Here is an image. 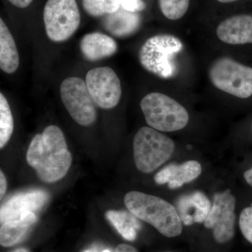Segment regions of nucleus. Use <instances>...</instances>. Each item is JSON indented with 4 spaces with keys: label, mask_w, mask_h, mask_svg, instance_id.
Masks as SVG:
<instances>
[{
    "label": "nucleus",
    "mask_w": 252,
    "mask_h": 252,
    "mask_svg": "<svg viewBox=\"0 0 252 252\" xmlns=\"http://www.w3.org/2000/svg\"><path fill=\"white\" fill-rule=\"evenodd\" d=\"M26 160L43 182L54 183L63 179L70 168L72 157L61 129L49 126L42 133L34 136Z\"/></svg>",
    "instance_id": "f257e3e1"
},
{
    "label": "nucleus",
    "mask_w": 252,
    "mask_h": 252,
    "mask_svg": "<svg viewBox=\"0 0 252 252\" xmlns=\"http://www.w3.org/2000/svg\"><path fill=\"white\" fill-rule=\"evenodd\" d=\"M124 203L128 211L152 225L164 236L175 238L182 233L183 223L177 209L166 200L132 190L126 194Z\"/></svg>",
    "instance_id": "f03ea898"
},
{
    "label": "nucleus",
    "mask_w": 252,
    "mask_h": 252,
    "mask_svg": "<svg viewBox=\"0 0 252 252\" xmlns=\"http://www.w3.org/2000/svg\"><path fill=\"white\" fill-rule=\"evenodd\" d=\"M184 49L182 41L172 34H158L141 46L139 61L147 72L160 79H169L177 72L175 59Z\"/></svg>",
    "instance_id": "7ed1b4c3"
},
{
    "label": "nucleus",
    "mask_w": 252,
    "mask_h": 252,
    "mask_svg": "<svg viewBox=\"0 0 252 252\" xmlns=\"http://www.w3.org/2000/svg\"><path fill=\"white\" fill-rule=\"evenodd\" d=\"M173 140L151 127H142L133 140L134 160L142 173L153 172L167 162L175 152Z\"/></svg>",
    "instance_id": "20e7f679"
},
{
    "label": "nucleus",
    "mask_w": 252,
    "mask_h": 252,
    "mask_svg": "<svg viewBox=\"0 0 252 252\" xmlns=\"http://www.w3.org/2000/svg\"><path fill=\"white\" fill-rule=\"evenodd\" d=\"M140 107L147 124L155 130L175 132L188 124L187 109L167 94L151 93L142 99Z\"/></svg>",
    "instance_id": "39448f33"
},
{
    "label": "nucleus",
    "mask_w": 252,
    "mask_h": 252,
    "mask_svg": "<svg viewBox=\"0 0 252 252\" xmlns=\"http://www.w3.org/2000/svg\"><path fill=\"white\" fill-rule=\"evenodd\" d=\"M212 85L240 99L252 96V67L228 57L217 59L209 69Z\"/></svg>",
    "instance_id": "423d86ee"
},
{
    "label": "nucleus",
    "mask_w": 252,
    "mask_h": 252,
    "mask_svg": "<svg viewBox=\"0 0 252 252\" xmlns=\"http://www.w3.org/2000/svg\"><path fill=\"white\" fill-rule=\"evenodd\" d=\"M43 18L46 34L55 42L69 39L77 31L81 22L76 0H48Z\"/></svg>",
    "instance_id": "0eeeda50"
},
{
    "label": "nucleus",
    "mask_w": 252,
    "mask_h": 252,
    "mask_svg": "<svg viewBox=\"0 0 252 252\" xmlns=\"http://www.w3.org/2000/svg\"><path fill=\"white\" fill-rule=\"evenodd\" d=\"M60 92L63 103L74 122L83 126L94 124L97 106L85 81L78 77L67 78L61 84Z\"/></svg>",
    "instance_id": "6e6552de"
},
{
    "label": "nucleus",
    "mask_w": 252,
    "mask_h": 252,
    "mask_svg": "<svg viewBox=\"0 0 252 252\" xmlns=\"http://www.w3.org/2000/svg\"><path fill=\"white\" fill-rule=\"evenodd\" d=\"M236 200L230 189L217 193L204 225L213 230L214 238L219 243L230 241L235 234Z\"/></svg>",
    "instance_id": "1a4fd4ad"
},
{
    "label": "nucleus",
    "mask_w": 252,
    "mask_h": 252,
    "mask_svg": "<svg viewBox=\"0 0 252 252\" xmlns=\"http://www.w3.org/2000/svg\"><path fill=\"white\" fill-rule=\"evenodd\" d=\"M86 84L94 104L101 109L114 108L122 97L120 79L108 67H96L88 72Z\"/></svg>",
    "instance_id": "9d476101"
},
{
    "label": "nucleus",
    "mask_w": 252,
    "mask_h": 252,
    "mask_svg": "<svg viewBox=\"0 0 252 252\" xmlns=\"http://www.w3.org/2000/svg\"><path fill=\"white\" fill-rule=\"evenodd\" d=\"M49 195L42 190H31L21 192L10 197L0 209L1 223L21 218L26 212L41 210L49 201Z\"/></svg>",
    "instance_id": "9b49d317"
},
{
    "label": "nucleus",
    "mask_w": 252,
    "mask_h": 252,
    "mask_svg": "<svg viewBox=\"0 0 252 252\" xmlns=\"http://www.w3.org/2000/svg\"><path fill=\"white\" fill-rule=\"evenodd\" d=\"M211 207L210 200L200 190L182 195L177 202V211L185 225L205 222Z\"/></svg>",
    "instance_id": "f8f14e48"
},
{
    "label": "nucleus",
    "mask_w": 252,
    "mask_h": 252,
    "mask_svg": "<svg viewBox=\"0 0 252 252\" xmlns=\"http://www.w3.org/2000/svg\"><path fill=\"white\" fill-rule=\"evenodd\" d=\"M219 39L232 45L252 44V15L240 14L227 18L217 28Z\"/></svg>",
    "instance_id": "ddd939ff"
},
{
    "label": "nucleus",
    "mask_w": 252,
    "mask_h": 252,
    "mask_svg": "<svg viewBox=\"0 0 252 252\" xmlns=\"http://www.w3.org/2000/svg\"><path fill=\"white\" fill-rule=\"evenodd\" d=\"M201 172V165L196 160H189L182 164L171 163L158 172L154 181L157 185L167 184L169 189H176L195 180Z\"/></svg>",
    "instance_id": "4468645a"
},
{
    "label": "nucleus",
    "mask_w": 252,
    "mask_h": 252,
    "mask_svg": "<svg viewBox=\"0 0 252 252\" xmlns=\"http://www.w3.org/2000/svg\"><path fill=\"white\" fill-rule=\"evenodd\" d=\"M117 44L113 38L100 32H93L83 36L80 49L88 61L94 62L111 57L117 51Z\"/></svg>",
    "instance_id": "2eb2a0df"
},
{
    "label": "nucleus",
    "mask_w": 252,
    "mask_h": 252,
    "mask_svg": "<svg viewBox=\"0 0 252 252\" xmlns=\"http://www.w3.org/2000/svg\"><path fill=\"white\" fill-rule=\"evenodd\" d=\"M37 220L34 212L23 214L18 220H8L1 223L0 245L4 248L14 246L26 238L32 227Z\"/></svg>",
    "instance_id": "dca6fc26"
},
{
    "label": "nucleus",
    "mask_w": 252,
    "mask_h": 252,
    "mask_svg": "<svg viewBox=\"0 0 252 252\" xmlns=\"http://www.w3.org/2000/svg\"><path fill=\"white\" fill-rule=\"evenodd\" d=\"M106 31L117 37H126L135 33L140 25V17L137 13L130 12L122 6L104 19Z\"/></svg>",
    "instance_id": "f3484780"
},
{
    "label": "nucleus",
    "mask_w": 252,
    "mask_h": 252,
    "mask_svg": "<svg viewBox=\"0 0 252 252\" xmlns=\"http://www.w3.org/2000/svg\"><path fill=\"white\" fill-rule=\"evenodd\" d=\"M19 55L14 37L3 20L0 19V68L12 74L19 66Z\"/></svg>",
    "instance_id": "a211bd4d"
},
{
    "label": "nucleus",
    "mask_w": 252,
    "mask_h": 252,
    "mask_svg": "<svg viewBox=\"0 0 252 252\" xmlns=\"http://www.w3.org/2000/svg\"><path fill=\"white\" fill-rule=\"evenodd\" d=\"M105 217L125 240L134 241L137 238L142 225L139 219L130 211L109 210Z\"/></svg>",
    "instance_id": "6ab92c4d"
},
{
    "label": "nucleus",
    "mask_w": 252,
    "mask_h": 252,
    "mask_svg": "<svg viewBox=\"0 0 252 252\" xmlns=\"http://www.w3.org/2000/svg\"><path fill=\"white\" fill-rule=\"evenodd\" d=\"M14 132V119L7 99L0 94V148L9 142Z\"/></svg>",
    "instance_id": "aec40b11"
},
{
    "label": "nucleus",
    "mask_w": 252,
    "mask_h": 252,
    "mask_svg": "<svg viewBox=\"0 0 252 252\" xmlns=\"http://www.w3.org/2000/svg\"><path fill=\"white\" fill-rule=\"evenodd\" d=\"M82 3L86 12L94 17L113 14L121 7V0H83Z\"/></svg>",
    "instance_id": "412c9836"
},
{
    "label": "nucleus",
    "mask_w": 252,
    "mask_h": 252,
    "mask_svg": "<svg viewBox=\"0 0 252 252\" xmlns=\"http://www.w3.org/2000/svg\"><path fill=\"white\" fill-rule=\"evenodd\" d=\"M160 11L172 21L180 19L188 11L190 0H158Z\"/></svg>",
    "instance_id": "4be33fe9"
},
{
    "label": "nucleus",
    "mask_w": 252,
    "mask_h": 252,
    "mask_svg": "<svg viewBox=\"0 0 252 252\" xmlns=\"http://www.w3.org/2000/svg\"><path fill=\"white\" fill-rule=\"evenodd\" d=\"M239 225L243 236L252 245V203L240 213Z\"/></svg>",
    "instance_id": "5701e85b"
},
{
    "label": "nucleus",
    "mask_w": 252,
    "mask_h": 252,
    "mask_svg": "<svg viewBox=\"0 0 252 252\" xmlns=\"http://www.w3.org/2000/svg\"><path fill=\"white\" fill-rule=\"evenodd\" d=\"M121 6L132 13H137L143 11L146 7L143 0H121Z\"/></svg>",
    "instance_id": "b1692460"
},
{
    "label": "nucleus",
    "mask_w": 252,
    "mask_h": 252,
    "mask_svg": "<svg viewBox=\"0 0 252 252\" xmlns=\"http://www.w3.org/2000/svg\"><path fill=\"white\" fill-rule=\"evenodd\" d=\"M7 189V182L3 172L0 171V198L2 199Z\"/></svg>",
    "instance_id": "393cba45"
},
{
    "label": "nucleus",
    "mask_w": 252,
    "mask_h": 252,
    "mask_svg": "<svg viewBox=\"0 0 252 252\" xmlns=\"http://www.w3.org/2000/svg\"><path fill=\"white\" fill-rule=\"evenodd\" d=\"M8 1L16 7L23 9V8L28 7L32 2L33 0H8Z\"/></svg>",
    "instance_id": "a878e982"
},
{
    "label": "nucleus",
    "mask_w": 252,
    "mask_h": 252,
    "mask_svg": "<svg viewBox=\"0 0 252 252\" xmlns=\"http://www.w3.org/2000/svg\"><path fill=\"white\" fill-rule=\"evenodd\" d=\"M115 252H138L134 247L127 244H121L116 248Z\"/></svg>",
    "instance_id": "bb28decb"
},
{
    "label": "nucleus",
    "mask_w": 252,
    "mask_h": 252,
    "mask_svg": "<svg viewBox=\"0 0 252 252\" xmlns=\"http://www.w3.org/2000/svg\"><path fill=\"white\" fill-rule=\"evenodd\" d=\"M243 176L248 185L252 188V166L244 172Z\"/></svg>",
    "instance_id": "cd10ccee"
},
{
    "label": "nucleus",
    "mask_w": 252,
    "mask_h": 252,
    "mask_svg": "<svg viewBox=\"0 0 252 252\" xmlns=\"http://www.w3.org/2000/svg\"><path fill=\"white\" fill-rule=\"evenodd\" d=\"M217 1L221 3H230L233 2V1H238V0H217Z\"/></svg>",
    "instance_id": "c85d7f7f"
},
{
    "label": "nucleus",
    "mask_w": 252,
    "mask_h": 252,
    "mask_svg": "<svg viewBox=\"0 0 252 252\" xmlns=\"http://www.w3.org/2000/svg\"><path fill=\"white\" fill-rule=\"evenodd\" d=\"M16 252H30L29 251H28V250H26V249H23V248H21V249H18V250H16V251H15Z\"/></svg>",
    "instance_id": "c756f323"
},
{
    "label": "nucleus",
    "mask_w": 252,
    "mask_h": 252,
    "mask_svg": "<svg viewBox=\"0 0 252 252\" xmlns=\"http://www.w3.org/2000/svg\"><path fill=\"white\" fill-rule=\"evenodd\" d=\"M102 252H112L109 251V250H104V251Z\"/></svg>",
    "instance_id": "7c9ffc66"
},
{
    "label": "nucleus",
    "mask_w": 252,
    "mask_h": 252,
    "mask_svg": "<svg viewBox=\"0 0 252 252\" xmlns=\"http://www.w3.org/2000/svg\"><path fill=\"white\" fill-rule=\"evenodd\" d=\"M91 252V251H86V252Z\"/></svg>",
    "instance_id": "2f4dec72"
},
{
    "label": "nucleus",
    "mask_w": 252,
    "mask_h": 252,
    "mask_svg": "<svg viewBox=\"0 0 252 252\" xmlns=\"http://www.w3.org/2000/svg\"></svg>",
    "instance_id": "473e14b6"
},
{
    "label": "nucleus",
    "mask_w": 252,
    "mask_h": 252,
    "mask_svg": "<svg viewBox=\"0 0 252 252\" xmlns=\"http://www.w3.org/2000/svg\"></svg>",
    "instance_id": "72a5a7b5"
}]
</instances>
